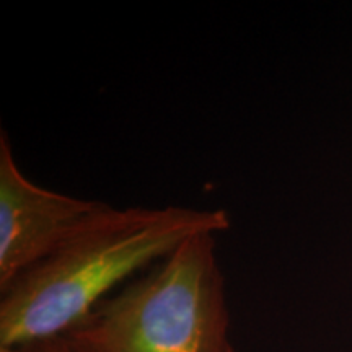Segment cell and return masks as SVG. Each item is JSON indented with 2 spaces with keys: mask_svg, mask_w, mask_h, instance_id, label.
I'll list each match as a JSON object with an SVG mask.
<instances>
[{
  "mask_svg": "<svg viewBox=\"0 0 352 352\" xmlns=\"http://www.w3.org/2000/svg\"><path fill=\"white\" fill-rule=\"evenodd\" d=\"M0 352H80L65 334L39 338L20 344L0 346Z\"/></svg>",
  "mask_w": 352,
  "mask_h": 352,
  "instance_id": "277c9868",
  "label": "cell"
},
{
  "mask_svg": "<svg viewBox=\"0 0 352 352\" xmlns=\"http://www.w3.org/2000/svg\"><path fill=\"white\" fill-rule=\"evenodd\" d=\"M228 228L230 215L223 209H116L104 202L46 258L0 290V346L67 333L116 285L192 236Z\"/></svg>",
  "mask_w": 352,
  "mask_h": 352,
  "instance_id": "6da1fadb",
  "label": "cell"
},
{
  "mask_svg": "<svg viewBox=\"0 0 352 352\" xmlns=\"http://www.w3.org/2000/svg\"><path fill=\"white\" fill-rule=\"evenodd\" d=\"M103 204L30 182L16 165L8 134L0 132V290L46 258Z\"/></svg>",
  "mask_w": 352,
  "mask_h": 352,
  "instance_id": "3957f363",
  "label": "cell"
},
{
  "mask_svg": "<svg viewBox=\"0 0 352 352\" xmlns=\"http://www.w3.org/2000/svg\"><path fill=\"white\" fill-rule=\"evenodd\" d=\"M64 334L80 352H235L215 235L186 240Z\"/></svg>",
  "mask_w": 352,
  "mask_h": 352,
  "instance_id": "7a4b0ae2",
  "label": "cell"
}]
</instances>
